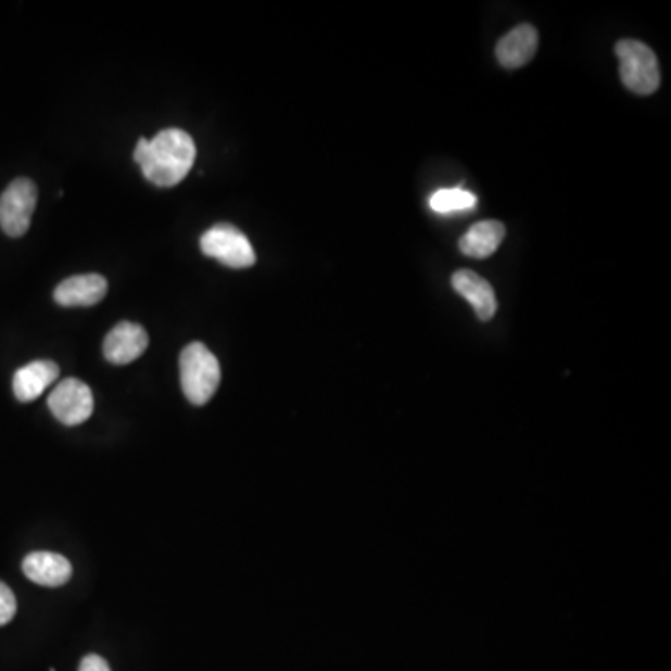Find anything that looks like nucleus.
Segmentation results:
<instances>
[{
    "label": "nucleus",
    "mask_w": 671,
    "mask_h": 671,
    "mask_svg": "<svg viewBox=\"0 0 671 671\" xmlns=\"http://www.w3.org/2000/svg\"><path fill=\"white\" fill-rule=\"evenodd\" d=\"M60 376L59 364L53 360H36L17 369L14 376V394L20 402L38 400Z\"/></svg>",
    "instance_id": "obj_12"
},
{
    "label": "nucleus",
    "mask_w": 671,
    "mask_h": 671,
    "mask_svg": "<svg viewBox=\"0 0 671 671\" xmlns=\"http://www.w3.org/2000/svg\"><path fill=\"white\" fill-rule=\"evenodd\" d=\"M506 236V226L498 220H483L470 228L459 241L463 254L476 259H485L498 251Z\"/></svg>",
    "instance_id": "obj_13"
},
{
    "label": "nucleus",
    "mask_w": 671,
    "mask_h": 671,
    "mask_svg": "<svg viewBox=\"0 0 671 671\" xmlns=\"http://www.w3.org/2000/svg\"><path fill=\"white\" fill-rule=\"evenodd\" d=\"M452 286L459 295L467 299L481 321L493 319L498 303H496L493 286L485 278L476 275L472 270H457L452 277Z\"/></svg>",
    "instance_id": "obj_10"
},
{
    "label": "nucleus",
    "mask_w": 671,
    "mask_h": 671,
    "mask_svg": "<svg viewBox=\"0 0 671 671\" xmlns=\"http://www.w3.org/2000/svg\"><path fill=\"white\" fill-rule=\"evenodd\" d=\"M540 46V34L532 25H520L496 43V59L507 69L528 64Z\"/></svg>",
    "instance_id": "obj_11"
},
{
    "label": "nucleus",
    "mask_w": 671,
    "mask_h": 671,
    "mask_svg": "<svg viewBox=\"0 0 671 671\" xmlns=\"http://www.w3.org/2000/svg\"><path fill=\"white\" fill-rule=\"evenodd\" d=\"M109 291V282L105 277L90 273V275H77L60 282L54 290V303L64 308H86L101 303Z\"/></svg>",
    "instance_id": "obj_8"
},
{
    "label": "nucleus",
    "mask_w": 671,
    "mask_h": 671,
    "mask_svg": "<svg viewBox=\"0 0 671 671\" xmlns=\"http://www.w3.org/2000/svg\"><path fill=\"white\" fill-rule=\"evenodd\" d=\"M23 573L34 584L46 587H60L69 582L73 567L64 556L54 553H33L23 559Z\"/></svg>",
    "instance_id": "obj_9"
},
{
    "label": "nucleus",
    "mask_w": 671,
    "mask_h": 671,
    "mask_svg": "<svg viewBox=\"0 0 671 671\" xmlns=\"http://www.w3.org/2000/svg\"><path fill=\"white\" fill-rule=\"evenodd\" d=\"M79 671H112L105 658L99 655H86L80 662Z\"/></svg>",
    "instance_id": "obj_16"
},
{
    "label": "nucleus",
    "mask_w": 671,
    "mask_h": 671,
    "mask_svg": "<svg viewBox=\"0 0 671 671\" xmlns=\"http://www.w3.org/2000/svg\"><path fill=\"white\" fill-rule=\"evenodd\" d=\"M38 204V187L27 178L8 185L0 197V228L10 238H23L33 223Z\"/></svg>",
    "instance_id": "obj_5"
},
{
    "label": "nucleus",
    "mask_w": 671,
    "mask_h": 671,
    "mask_svg": "<svg viewBox=\"0 0 671 671\" xmlns=\"http://www.w3.org/2000/svg\"><path fill=\"white\" fill-rule=\"evenodd\" d=\"M54 418L67 428L79 426L93 413V394L90 387L79 379H64L54 387L47 400Z\"/></svg>",
    "instance_id": "obj_6"
},
{
    "label": "nucleus",
    "mask_w": 671,
    "mask_h": 671,
    "mask_svg": "<svg viewBox=\"0 0 671 671\" xmlns=\"http://www.w3.org/2000/svg\"><path fill=\"white\" fill-rule=\"evenodd\" d=\"M476 202L478 200L472 192L454 187V189H441V191L434 192L429 200V205L434 213L447 215V213H457V211L474 210Z\"/></svg>",
    "instance_id": "obj_14"
},
{
    "label": "nucleus",
    "mask_w": 671,
    "mask_h": 671,
    "mask_svg": "<svg viewBox=\"0 0 671 671\" xmlns=\"http://www.w3.org/2000/svg\"><path fill=\"white\" fill-rule=\"evenodd\" d=\"M179 376L185 397L192 405H205L220 384V364L204 343L192 342L179 356Z\"/></svg>",
    "instance_id": "obj_2"
},
{
    "label": "nucleus",
    "mask_w": 671,
    "mask_h": 671,
    "mask_svg": "<svg viewBox=\"0 0 671 671\" xmlns=\"http://www.w3.org/2000/svg\"><path fill=\"white\" fill-rule=\"evenodd\" d=\"M132 159L150 183L176 187L189 176L197 159V145L189 132L168 127L152 140L140 139Z\"/></svg>",
    "instance_id": "obj_1"
},
{
    "label": "nucleus",
    "mask_w": 671,
    "mask_h": 671,
    "mask_svg": "<svg viewBox=\"0 0 671 671\" xmlns=\"http://www.w3.org/2000/svg\"><path fill=\"white\" fill-rule=\"evenodd\" d=\"M15 612H17V600L14 592L4 582H0V626L8 625L15 618Z\"/></svg>",
    "instance_id": "obj_15"
},
{
    "label": "nucleus",
    "mask_w": 671,
    "mask_h": 671,
    "mask_svg": "<svg viewBox=\"0 0 671 671\" xmlns=\"http://www.w3.org/2000/svg\"><path fill=\"white\" fill-rule=\"evenodd\" d=\"M148 332L137 322L122 321L106 334L103 355L114 366H126L144 355L148 350Z\"/></svg>",
    "instance_id": "obj_7"
},
{
    "label": "nucleus",
    "mask_w": 671,
    "mask_h": 671,
    "mask_svg": "<svg viewBox=\"0 0 671 671\" xmlns=\"http://www.w3.org/2000/svg\"><path fill=\"white\" fill-rule=\"evenodd\" d=\"M619 72L623 85L638 96L657 92L660 86V67L657 54L638 40H621L616 46Z\"/></svg>",
    "instance_id": "obj_3"
},
{
    "label": "nucleus",
    "mask_w": 671,
    "mask_h": 671,
    "mask_svg": "<svg viewBox=\"0 0 671 671\" xmlns=\"http://www.w3.org/2000/svg\"><path fill=\"white\" fill-rule=\"evenodd\" d=\"M205 256L217 259L231 269H246L256 264V252L243 231L231 224H217L200 239Z\"/></svg>",
    "instance_id": "obj_4"
}]
</instances>
